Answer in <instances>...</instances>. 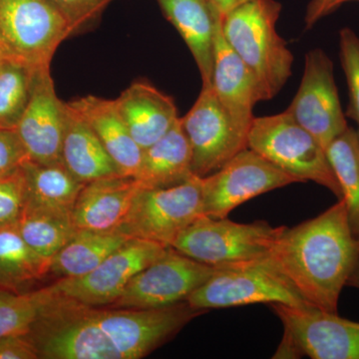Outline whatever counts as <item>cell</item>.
Returning <instances> with one entry per match:
<instances>
[{
    "label": "cell",
    "instance_id": "cell-1",
    "mask_svg": "<svg viewBox=\"0 0 359 359\" xmlns=\"http://www.w3.org/2000/svg\"><path fill=\"white\" fill-rule=\"evenodd\" d=\"M269 255L311 306L337 313L340 294L359 261V238L344 201L316 218L285 226Z\"/></svg>",
    "mask_w": 359,
    "mask_h": 359
},
{
    "label": "cell",
    "instance_id": "cell-2",
    "mask_svg": "<svg viewBox=\"0 0 359 359\" xmlns=\"http://www.w3.org/2000/svg\"><path fill=\"white\" fill-rule=\"evenodd\" d=\"M282 4L249 0L224 14L222 32L256 77L263 101L275 98L292 76L294 55L276 32Z\"/></svg>",
    "mask_w": 359,
    "mask_h": 359
},
{
    "label": "cell",
    "instance_id": "cell-3",
    "mask_svg": "<svg viewBox=\"0 0 359 359\" xmlns=\"http://www.w3.org/2000/svg\"><path fill=\"white\" fill-rule=\"evenodd\" d=\"M187 302L193 308L207 311L254 304L313 308L295 289L271 255L215 266L209 280L192 292Z\"/></svg>",
    "mask_w": 359,
    "mask_h": 359
},
{
    "label": "cell",
    "instance_id": "cell-4",
    "mask_svg": "<svg viewBox=\"0 0 359 359\" xmlns=\"http://www.w3.org/2000/svg\"><path fill=\"white\" fill-rule=\"evenodd\" d=\"M248 148L299 182L313 181L330 190L337 200L341 199L327 150L287 111L255 117L248 136Z\"/></svg>",
    "mask_w": 359,
    "mask_h": 359
},
{
    "label": "cell",
    "instance_id": "cell-5",
    "mask_svg": "<svg viewBox=\"0 0 359 359\" xmlns=\"http://www.w3.org/2000/svg\"><path fill=\"white\" fill-rule=\"evenodd\" d=\"M283 228L266 221L240 224L201 215L171 247L199 263L224 266L268 256Z\"/></svg>",
    "mask_w": 359,
    "mask_h": 359
},
{
    "label": "cell",
    "instance_id": "cell-6",
    "mask_svg": "<svg viewBox=\"0 0 359 359\" xmlns=\"http://www.w3.org/2000/svg\"><path fill=\"white\" fill-rule=\"evenodd\" d=\"M69 25L49 0H0V53L33 68L50 66Z\"/></svg>",
    "mask_w": 359,
    "mask_h": 359
},
{
    "label": "cell",
    "instance_id": "cell-7",
    "mask_svg": "<svg viewBox=\"0 0 359 359\" xmlns=\"http://www.w3.org/2000/svg\"><path fill=\"white\" fill-rule=\"evenodd\" d=\"M285 334L273 358L359 359V323L316 308L271 304Z\"/></svg>",
    "mask_w": 359,
    "mask_h": 359
},
{
    "label": "cell",
    "instance_id": "cell-8",
    "mask_svg": "<svg viewBox=\"0 0 359 359\" xmlns=\"http://www.w3.org/2000/svg\"><path fill=\"white\" fill-rule=\"evenodd\" d=\"M203 215V179L193 176L167 188H141L118 231L171 247L187 226Z\"/></svg>",
    "mask_w": 359,
    "mask_h": 359
},
{
    "label": "cell",
    "instance_id": "cell-9",
    "mask_svg": "<svg viewBox=\"0 0 359 359\" xmlns=\"http://www.w3.org/2000/svg\"><path fill=\"white\" fill-rule=\"evenodd\" d=\"M203 179V215L226 218L233 210L269 191L301 183L247 148Z\"/></svg>",
    "mask_w": 359,
    "mask_h": 359
},
{
    "label": "cell",
    "instance_id": "cell-10",
    "mask_svg": "<svg viewBox=\"0 0 359 359\" xmlns=\"http://www.w3.org/2000/svg\"><path fill=\"white\" fill-rule=\"evenodd\" d=\"M181 120L192 153V171L205 178L248 148L249 133L238 128L226 114L216 93L203 86L197 101Z\"/></svg>",
    "mask_w": 359,
    "mask_h": 359
},
{
    "label": "cell",
    "instance_id": "cell-11",
    "mask_svg": "<svg viewBox=\"0 0 359 359\" xmlns=\"http://www.w3.org/2000/svg\"><path fill=\"white\" fill-rule=\"evenodd\" d=\"M215 266L199 263L169 247L134 276L111 308L154 309L186 302L209 280Z\"/></svg>",
    "mask_w": 359,
    "mask_h": 359
},
{
    "label": "cell",
    "instance_id": "cell-12",
    "mask_svg": "<svg viewBox=\"0 0 359 359\" xmlns=\"http://www.w3.org/2000/svg\"><path fill=\"white\" fill-rule=\"evenodd\" d=\"M168 248L150 241L130 238L87 275L58 278L48 287L60 297L86 306H110L121 297L134 276L162 256Z\"/></svg>",
    "mask_w": 359,
    "mask_h": 359
},
{
    "label": "cell",
    "instance_id": "cell-13",
    "mask_svg": "<svg viewBox=\"0 0 359 359\" xmlns=\"http://www.w3.org/2000/svg\"><path fill=\"white\" fill-rule=\"evenodd\" d=\"M285 111L325 150L348 128L335 83L334 63L323 49L306 53L301 85Z\"/></svg>",
    "mask_w": 359,
    "mask_h": 359
},
{
    "label": "cell",
    "instance_id": "cell-14",
    "mask_svg": "<svg viewBox=\"0 0 359 359\" xmlns=\"http://www.w3.org/2000/svg\"><path fill=\"white\" fill-rule=\"evenodd\" d=\"M65 105L56 93L50 66L37 68L29 102L16 127L28 160L40 164L62 162Z\"/></svg>",
    "mask_w": 359,
    "mask_h": 359
},
{
    "label": "cell",
    "instance_id": "cell-15",
    "mask_svg": "<svg viewBox=\"0 0 359 359\" xmlns=\"http://www.w3.org/2000/svg\"><path fill=\"white\" fill-rule=\"evenodd\" d=\"M212 87L226 114L238 128L249 133L255 119V106L263 98L256 77L226 43L222 23L215 43Z\"/></svg>",
    "mask_w": 359,
    "mask_h": 359
},
{
    "label": "cell",
    "instance_id": "cell-16",
    "mask_svg": "<svg viewBox=\"0 0 359 359\" xmlns=\"http://www.w3.org/2000/svg\"><path fill=\"white\" fill-rule=\"evenodd\" d=\"M141 187L132 177H107L85 184L71 219L76 230L117 231Z\"/></svg>",
    "mask_w": 359,
    "mask_h": 359
},
{
    "label": "cell",
    "instance_id": "cell-17",
    "mask_svg": "<svg viewBox=\"0 0 359 359\" xmlns=\"http://www.w3.org/2000/svg\"><path fill=\"white\" fill-rule=\"evenodd\" d=\"M168 20L190 49L202 77L212 85L215 43L223 13L214 0H157Z\"/></svg>",
    "mask_w": 359,
    "mask_h": 359
},
{
    "label": "cell",
    "instance_id": "cell-18",
    "mask_svg": "<svg viewBox=\"0 0 359 359\" xmlns=\"http://www.w3.org/2000/svg\"><path fill=\"white\" fill-rule=\"evenodd\" d=\"M115 104L142 150L160 140L179 120L174 99L147 82L130 85Z\"/></svg>",
    "mask_w": 359,
    "mask_h": 359
},
{
    "label": "cell",
    "instance_id": "cell-19",
    "mask_svg": "<svg viewBox=\"0 0 359 359\" xmlns=\"http://www.w3.org/2000/svg\"><path fill=\"white\" fill-rule=\"evenodd\" d=\"M70 103L95 132L120 174L134 178L140 168L143 150L127 128L115 100L88 95Z\"/></svg>",
    "mask_w": 359,
    "mask_h": 359
},
{
    "label": "cell",
    "instance_id": "cell-20",
    "mask_svg": "<svg viewBox=\"0 0 359 359\" xmlns=\"http://www.w3.org/2000/svg\"><path fill=\"white\" fill-rule=\"evenodd\" d=\"M61 160L83 184L120 174L95 132L70 102L65 105V124Z\"/></svg>",
    "mask_w": 359,
    "mask_h": 359
},
{
    "label": "cell",
    "instance_id": "cell-21",
    "mask_svg": "<svg viewBox=\"0 0 359 359\" xmlns=\"http://www.w3.org/2000/svg\"><path fill=\"white\" fill-rule=\"evenodd\" d=\"M193 176L190 144L179 118L167 134L143 150L140 168L134 179L141 188H167L184 183Z\"/></svg>",
    "mask_w": 359,
    "mask_h": 359
},
{
    "label": "cell",
    "instance_id": "cell-22",
    "mask_svg": "<svg viewBox=\"0 0 359 359\" xmlns=\"http://www.w3.org/2000/svg\"><path fill=\"white\" fill-rule=\"evenodd\" d=\"M20 168L25 182L26 207L71 216L85 184L78 181L62 162L40 164L27 159Z\"/></svg>",
    "mask_w": 359,
    "mask_h": 359
},
{
    "label": "cell",
    "instance_id": "cell-23",
    "mask_svg": "<svg viewBox=\"0 0 359 359\" xmlns=\"http://www.w3.org/2000/svg\"><path fill=\"white\" fill-rule=\"evenodd\" d=\"M130 238L118 231L77 230L52 259L49 273L57 278L87 275Z\"/></svg>",
    "mask_w": 359,
    "mask_h": 359
},
{
    "label": "cell",
    "instance_id": "cell-24",
    "mask_svg": "<svg viewBox=\"0 0 359 359\" xmlns=\"http://www.w3.org/2000/svg\"><path fill=\"white\" fill-rule=\"evenodd\" d=\"M49 269L50 263L26 244L16 224L0 229V290L32 292Z\"/></svg>",
    "mask_w": 359,
    "mask_h": 359
},
{
    "label": "cell",
    "instance_id": "cell-25",
    "mask_svg": "<svg viewBox=\"0 0 359 359\" xmlns=\"http://www.w3.org/2000/svg\"><path fill=\"white\" fill-rule=\"evenodd\" d=\"M16 226L26 244L50 264L77 231L71 216L26 205Z\"/></svg>",
    "mask_w": 359,
    "mask_h": 359
},
{
    "label": "cell",
    "instance_id": "cell-26",
    "mask_svg": "<svg viewBox=\"0 0 359 359\" xmlns=\"http://www.w3.org/2000/svg\"><path fill=\"white\" fill-rule=\"evenodd\" d=\"M332 171L341 190L348 221L359 238V140L358 132L348 128L337 136L327 148Z\"/></svg>",
    "mask_w": 359,
    "mask_h": 359
},
{
    "label": "cell",
    "instance_id": "cell-27",
    "mask_svg": "<svg viewBox=\"0 0 359 359\" xmlns=\"http://www.w3.org/2000/svg\"><path fill=\"white\" fill-rule=\"evenodd\" d=\"M36 69L4 59L0 66V128L18 127L29 102Z\"/></svg>",
    "mask_w": 359,
    "mask_h": 359
},
{
    "label": "cell",
    "instance_id": "cell-28",
    "mask_svg": "<svg viewBox=\"0 0 359 359\" xmlns=\"http://www.w3.org/2000/svg\"><path fill=\"white\" fill-rule=\"evenodd\" d=\"M49 297L47 287L22 294L0 290V339L27 334Z\"/></svg>",
    "mask_w": 359,
    "mask_h": 359
},
{
    "label": "cell",
    "instance_id": "cell-29",
    "mask_svg": "<svg viewBox=\"0 0 359 359\" xmlns=\"http://www.w3.org/2000/svg\"><path fill=\"white\" fill-rule=\"evenodd\" d=\"M339 54L348 86L349 103L346 116L359 126V37L349 27L339 32Z\"/></svg>",
    "mask_w": 359,
    "mask_h": 359
},
{
    "label": "cell",
    "instance_id": "cell-30",
    "mask_svg": "<svg viewBox=\"0 0 359 359\" xmlns=\"http://www.w3.org/2000/svg\"><path fill=\"white\" fill-rule=\"evenodd\" d=\"M25 203V182L21 168L0 176V229L18 224Z\"/></svg>",
    "mask_w": 359,
    "mask_h": 359
},
{
    "label": "cell",
    "instance_id": "cell-31",
    "mask_svg": "<svg viewBox=\"0 0 359 359\" xmlns=\"http://www.w3.org/2000/svg\"><path fill=\"white\" fill-rule=\"evenodd\" d=\"M67 21L72 34L86 29L112 0H49Z\"/></svg>",
    "mask_w": 359,
    "mask_h": 359
},
{
    "label": "cell",
    "instance_id": "cell-32",
    "mask_svg": "<svg viewBox=\"0 0 359 359\" xmlns=\"http://www.w3.org/2000/svg\"><path fill=\"white\" fill-rule=\"evenodd\" d=\"M27 159L16 129L0 128V176L18 171Z\"/></svg>",
    "mask_w": 359,
    "mask_h": 359
},
{
    "label": "cell",
    "instance_id": "cell-33",
    "mask_svg": "<svg viewBox=\"0 0 359 359\" xmlns=\"http://www.w3.org/2000/svg\"><path fill=\"white\" fill-rule=\"evenodd\" d=\"M39 353L27 335L0 339V359H39Z\"/></svg>",
    "mask_w": 359,
    "mask_h": 359
},
{
    "label": "cell",
    "instance_id": "cell-34",
    "mask_svg": "<svg viewBox=\"0 0 359 359\" xmlns=\"http://www.w3.org/2000/svg\"><path fill=\"white\" fill-rule=\"evenodd\" d=\"M351 1L359 0H311L304 16L306 27L311 29L318 21L337 11L342 4Z\"/></svg>",
    "mask_w": 359,
    "mask_h": 359
},
{
    "label": "cell",
    "instance_id": "cell-35",
    "mask_svg": "<svg viewBox=\"0 0 359 359\" xmlns=\"http://www.w3.org/2000/svg\"><path fill=\"white\" fill-rule=\"evenodd\" d=\"M247 1H249V0H214L215 4L219 7V11L223 13V15L233 9V7L240 6V4Z\"/></svg>",
    "mask_w": 359,
    "mask_h": 359
},
{
    "label": "cell",
    "instance_id": "cell-36",
    "mask_svg": "<svg viewBox=\"0 0 359 359\" xmlns=\"http://www.w3.org/2000/svg\"><path fill=\"white\" fill-rule=\"evenodd\" d=\"M347 285L359 290V261L355 269H354L353 273H351V278H349Z\"/></svg>",
    "mask_w": 359,
    "mask_h": 359
},
{
    "label": "cell",
    "instance_id": "cell-37",
    "mask_svg": "<svg viewBox=\"0 0 359 359\" xmlns=\"http://www.w3.org/2000/svg\"><path fill=\"white\" fill-rule=\"evenodd\" d=\"M4 56L1 55V53H0V66H1L2 62H4Z\"/></svg>",
    "mask_w": 359,
    "mask_h": 359
},
{
    "label": "cell",
    "instance_id": "cell-38",
    "mask_svg": "<svg viewBox=\"0 0 359 359\" xmlns=\"http://www.w3.org/2000/svg\"><path fill=\"white\" fill-rule=\"evenodd\" d=\"M356 132H358V140H359V128H358V131H356Z\"/></svg>",
    "mask_w": 359,
    "mask_h": 359
}]
</instances>
